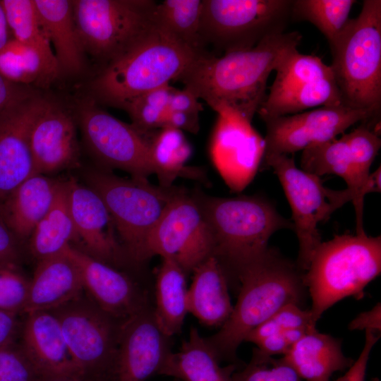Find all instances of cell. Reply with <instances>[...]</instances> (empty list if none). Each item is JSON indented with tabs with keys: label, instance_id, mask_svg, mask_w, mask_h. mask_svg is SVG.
<instances>
[{
	"label": "cell",
	"instance_id": "cell-1",
	"mask_svg": "<svg viewBox=\"0 0 381 381\" xmlns=\"http://www.w3.org/2000/svg\"><path fill=\"white\" fill-rule=\"evenodd\" d=\"M298 31L269 35L253 48L195 60L176 81L218 114L251 122L267 96V83L297 49Z\"/></svg>",
	"mask_w": 381,
	"mask_h": 381
},
{
	"label": "cell",
	"instance_id": "cell-2",
	"mask_svg": "<svg viewBox=\"0 0 381 381\" xmlns=\"http://www.w3.org/2000/svg\"><path fill=\"white\" fill-rule=\"evenodd\" d=\"M304 272L269 247L240 271L236 278L238 299L230 317L206 338L221 361L238 365V348L250 331L286 305L301 306L306 289Z\"/></svg>",
	"mask_w": 381,
	"mask_h": 381
},
{
	"label": "cell",
	"instance_id": "cell-3",
	"mask_svg": "<svg viewBox=\"0 0 381 381\" xmlns=\"http://www.w3.org/2000/svg\"><path fill=\"white\" fill-rule=\"evenodd\" d=\"M209 225L213 256L223 268L229 283L236 281L245 267L267 248L274 233L294 226L263 197L235 198L194 195Z\"/></svg>",
	"mask_w": 381,
	"mask_h": 381
},
{
	"label": "cell",
	"instance_id": "cell-4",
	"mask_svg": "<svg viewBox=\"0 0 381 381\" xmlns=\"http://www.w3.org/2000/svg\"><path fill=\"white\" fill-rule=\"evenodd\" d=\"M200 56L155 30L124 55L100 68L89 85L99 104L119 108L124 102L176 81Z\"/></svg>",
	"mask_w": 381,
	"mask_h": 381
},
{
	"label": "cell",
	"instance_id": "cell-5",
	"mask_svg": "<svg viewBox=\"0 0 381 381\" xmlns=\"http://www.w3.org/2000/svg\"><path fill=\"white\" fill-rule=\"evenodd\" d=\"M380 272V236L342 234L322 242L303 275L312 300L310 311L313 323L316 325L337 302L361 296Z\"/></svg>",
	"mask_w": 381,
	"mask_h": 381
},
{
	"label": "cell",
	"instance_id": "cell-6",
	"mask_svg": "<svg viewBox=\"0 0 381 381\" xmlns=\"http://www.w3.org/2000/svg\"><path fill=\"white\" fill-rule=\"evenodd\" d=\"M330 65L344 105L380 114L381 107V1L364 0L330 47Z\"/></svg>",
	"mask_w": 381,
	"mask_h": 381
},
{
	"label": "cell",
	"instance_id": "cell-7",
	"mask_svg": "<svg viewBox=\"0 0 381 381\" xmlns=\"http://www.w3.org/2000/svg\"><path fill=\"white\" fill-rule=\"evenodd\" d=\"M81 172L84 183L99 195L109 210L128 261L145 262L148 236L178 189L122 178L95 164Z\"/></svg>",
	"mask_w": 381,
	"mask_h": 381
},
{
	"label": "cell",
	"instance_id": "cell-8",
	"mask_svg": "<svg viewBox=\"0 0 381 381\" xmlns=\"http://www.w3.org/2000/svg\"><path fill=\"white\" fill-rule=\"evenodd\" d=\"M153 0H73L84 52L103 68L120 58L156 28Z\"/></svg>",
	"mask_w": 381,
	"mask_h": 381
},
{
	"label": "cell",
	"instance_id": "cell-9",
	"mask_svg": "<svg viewBox=\"0 0 381 381\" xmlns=\"http://www.w3.org/2000/svg\"><path fill=\"white\" fill-rule=\"evenodd\" d=\"M292 2L202 0L200 36L204 49L222 54L249 50L266 37L285 32Z\"/></svg>",
	"mask_w": 381,
	"mask_h": 381
},
{
	"label": "cell",
	"instance_id": "cell-10",
	"mask_svg": "<svg viewBox=\"0 0 381 381\" xmlns=\"http://www.w3.org/2000/svg\"><path fill=\"white\" fill-rule=\"evenodd\" d=\"M57 319L81 378L112 381L121 325L84 292L49 310Z\"/></svg>",
	"mask_w": 381,
	"mask_h": 381
},
{
	"label": "cell",
	"instance_id": "cell-11",
	"mask_svg": "<svg viewBox=\"0 0 381 381\" xmlns=\"http://www.w3.org/2000/svg\"><path fill=\"white\" fill-rule=\"evenodd\" d=\"M265 163L277 176L292 210L298 241L296 264L306 272L315 250L322 242L318 225L337 209L353 199L347 188L332 190L323 186L320 176L298 169L288 155H264Z\"/></svg>",
	"mask_w": 381,
	"mask_h": 381
},
{
	"label": "cell",
	"instance_id": "cell-12",
	"mask_svg": "<svg viewBox=\"0 0 381 381\" xmlns=\"http://www.w3.org/2000/svg\"><path fill=\"white\" fill-rule=\"evenodd\" d=\"M74 113L85 146L95 164L128 172L131 178L147 181L153 174L147 135L115 118L92 97L78 100Z\"/></svg>",
	"mask_w": 381,
	"mask_h": 381
},
{
	"label": "cell",
	"instance_id": "cell-13",
	"mask_svg": "<svg viewBox=\"0 0 381 381\" xmlns=\"http://www.w3.org/2000/svg\"><path fill=\"white\" fill-rule=\"evenodd\" d=\"M176 262L186 274L213 255L211 231L194 196L176 191L148 236L147 260L154 255Z\"/></svg>",
	"mask_w": 381,
	"mask_h": 381
},
{
	"label": "cell",
	"instance_id": "cell-14",
	"mask_svg": "<svg viewBox=\"0 0 381 381\" xmlns=\"http://www.w3.org/2000/svg\"><path fill=\"white\" fill-rule=\"evenodd\" d=\"M375 116L378 114L341 104L292 115L261 118L266 126L264 155L294 154L337 138L357 122Z\"/></svg>",
	"mask_w": 381,
	"mask_h": 381
},
{
	"label": "cell",
	"instance_id": "cell-15",
	"mask_svg": "<svg viewBox=\"0 0 381 381\" xmlns=\"http://www.w3.org/2000/svg\"><path fill=\"white\" fill-rule=\"evenodd\" d=\"M171 352V337L149 303L122 322L112 381H146L159 374Z\"/></svg>",
	"mask_w": 381,
	"mask_h": 381
},
{
	"label": "cell",
	"instance_id": "cell-16",
	"mask_svg": "<svg viewBox=\"0 0 381 381\" xmlns=\"http://www.w3.org/2000/svg\"><path fill=\"white\" fill-rule=\"evenodd\" d=\"M212 162L231 191H242L253 179L264 156V140L250 123L218 114L210 143Z\"/></svg>",
	"mask_w": 381,
	"mask_h": 381
},
{
	"label": "cell",
	"instance_id": "cell-17",
	"mask_svg": "<svg viewBox=\"0 0 381 381\" xmlns=\"http://www.w3.org/2000/svg\"><path fill=\"white\" fill-rule=\"evenodd\" d=\"M46 97L31 90L0 114V202L34 174L30 135Z\"/></svg>",
	"mask_w": 381,
	"mask_h": 381
},
{
	"label": "cell",
	"instance_id": "cell-18",
	"mask_svg": "<svg viewBox=\"0 0 381 381\" xmlns=\"http://www.w3.org/2000/svg\"><path fill=\"white\" fill-rule=\"evenodd\" d=\"M77 127L74 111L46 97L30 135L34 174L47 175L80 167Z\"/></svg>",
	"mask_w": 381,
	"mask_h": 381
},
{
	"label": "cell",
	"instance_id": "cell-19",
	"mask_svg": "<svg viewBox=\"0 0 381 381\" xmlns=\"http://www.w3.org/2000/svg\"><path fill=\"white\" fill-rule=\"evenodd\" d=\"M68 180V202L78 248L91 257L118 267L128 260L112 217L99 195L75 178Z\"/></svg>",
	"mask_w": 381,
	"mask_h": 381
},
{
	"label": "cell",
	"instance_id": "cell-20",
	"mask_svg": "<svg viewBox=\"0 0 381 381\" xmlns=\"http://www.w3.org/2000/svg\"><path fill=\"white\" fill-rule=\"evenodd\" d=\"M63 251L78 265L85 294L111 316L124 320L150 303L147 292L125 272L74 246Z\"/></svg>",
	"mask_w": 381,
	"mask_h": 381
},
{
	"label": "cell",
	"instance_id": "cell-21",
	"mask_svg": "<svg viewBox=\"0 0 381 381\" xmlns=\"http://www.w3.org/2000/svg\"><path fill=\"white\" fill-rule=\"evenodd\" d=\"M24 315L19 344L40 374L46 380L81 378L55 316L49 311Z\"/></svg>",
	"mask_w": 381,
	"mask_h": 381
},
{
	"label": "cell",
	"instance_id": "cell-22",
	"mask_svg": "<svg viewBox=\"0 0 381 381\" xmlns=\"http://www.w3.org/2000/svg\"><path fill=\"white\" fill-rule=\"evenodd\" d=\"M83 279L76 263L64 251L37 261L24 314L49 311L81 296Z\"/></svg>",
	"mask_w": 381,
	"mask_h": 381
},
{
	"label": "cell",
	"instance_id": "cell-23",
	"mask_svg": "<svg viewBox=\"0 0 381 381\" xmlns=\"http://www.w3.org/2000/svg\"><path fill=\"white\" fill-rule=\"evenodd\" d=\"M301 169L321 176L334 174L346 182L347 189L353 195L356 212V234L363 233V214L364 200L361 198V190L370 172L365 171L358 163L344 133L324 143L310 145L303 150L301 157Z\"/></svg>",
	"mask_w": 381,
	"mask_h": 381
},
{
	"label": "cell",
	"instance_id": "cell-24",
	"mask_svg": "<svg viewBox=\"0 0 381 381\" xmlns=\"http://www.w3.org/2000/svg\"><path fill=\"white\" fill-rule=\"evenodd\" d=\"M188 288V313L207 327H221L233 310L227 277L218 260L209 257L193 271Z\"/></svg>",
	"mask_w": 381,
	"mask_h": 381
},
{
	"label": "cell",
	"instance_id": "cell-25",
	"mask_svg": "<svg viewBox=\"0 0 381 381\" xmlns=\"http://www.w3.org/2000/svg\"><path fill=\"white\" fill-rule=\"evenodd\" d=\"M56 58L60 75H76L85 66V53L75 25L72 1L34 0Z\"/></svg>",
	"mask_w": 381,
	"mask_h": 381
},
{
	"label": "cell",
	"instance_id": "cell-26",
	"mask_svg": "<svg viewBox=\"0 0 381 381\" xmlns=\"http://www.w3.org/2000/svg\"><path fill=\"white\" fill-rule=\"evenodd\" d=\"M61 180L35 174L17 186L0 202L11 229L23 243L49 210Z\"/></svg>",
	"mask_w": 381,
	"mask_h": 381
},
{
	"label": "cell",
	"instance_id": "cell-27",
	"mask_svg": "<svg viewBox=\"0 0 381 381\" xmlns=\"http://www.w3.org/2000/svg\"><path fill=\"white\" fill-rule=\"evenodd\" d=\"M282 359L305 381H329L334 373L353 363L344 354L338 339L316 329L303 335Z\"/></svg>",
	"mask_w": 381,
	"mask_h": 381
},
{
	"label": "cell",
	"instance_id": "cell-28",
	"mask_svg": "<svg viewBox=\"0 0 381 381\" xmlns=\"http://www.w3.org/2000/svg\"><path fill=\"white\" fill-rule=\"evenodd\" d=\"M221 361L206 338L193 327L178 352H171L158 375L171 376L180 381H233L238 365H220Z\"/></svg>",
	"mask_w": 381,
	"mask_h": 381
},
{
	"label": "cell",
	"instance_id": "cell-29",
	"mask_svg": "<svg viewBox=\"0 0 381 381\" xmlns=\"http://www.w3.org/2000/svg\"><path fill=\"white\" fill-rule=\"evenodd\" d=\"M0 74L14 84L37 90L49 88L61 76L55 56L13 38L0 49Z\"/></svg>",
	"mask_w": 381,
	"mask_h": 381
},
{
	"label": "cell",
	"instance_id": "cell-30",
	"mask_svg": "<svg viewBox=\"0 0 381 381\" xmlns=\"http://www.w3.org/2000/svg\"><path fill=\"white\" fill-rule=\"evenodd\" d=\"M162 259L156 273L153 308L160 328L172 337L181 332L188 313L187 274L174 260Z\"/></svg>",
	"mask_w": 381,
	"mask_h": 381
},
{
	"label": "cell",
	"instance_id": "cell-31",
	"mask_svg": "<svg viewBox=\"0 0 381 381\" xmlns=\"http://www.w3.org/2000/svg\"><path fill=\"white\" fill-rule=\"evenodd\" d=\"M75 231L68 202V180H61L55 198L28 239V248L37 259L59 254L75 242Z\"/></svg>",
	"mask_w": 381,
	"mask_h": 381
},
{
	"label": "cell",
	"instance_id": "cell-32",
	"mask_svg": "<svg viewBox=\"0 0 381 381\" xmlns=\"http://www.w3.org/2000/svg\"><path fill=\"white\" fill-rule=\"evenodd\" d=\"M341 104V97L334 78L329 77L269 92L257 113L260 118L273 117L301 113L315 107Z\"/></svg>",
	"mask_w": 381,
	"mask_h": 381
},
{
	"label": "cell",
	"instance_id": "cell-33",
	"mask_svg": "<svg viewBox=\"0 0 381 381\" xmlns=\"http://www.w3.org/2000/svg\"><path fill=\"white\" fill-rule=\"evenodd\" d=\"M146 135L154 174L160 186L171 187L179 176L200 178L201 170L186 165L192 155V147L183 131L167 127Z\"/></svg>",
	"mask_w": 381,
	"mask_h": 381
},
{
	"label": "cell",
	"instance_id": "cell-34",
	"mask_svg": "<svg viewBox=\"0 0 381 381\" xmlns=\"http://www.w3.org/2000/svg\"><path fill=\"white\" fill-rule=\"evenodd\" d=\"M202 0H164L157 3L156 27L200 56L209 55L200 36Z\"/></svg>",
	"mask_w": 381,
	"mask_h": 381
},
{
	"label": "cell",
	"instance_id": "cell-35",
	"mask_svg": "<svg viewBox=\"0 0 381 381\" xmlns=\"http://www.w3.org/2000/svg\"><path fill=\"white\" fill-rule=\"evenodd\" d=\"M355 0H293L291 19L315 25L326 37L329 47L344 32Z\"/></svg>",
	"mask_w": 381,
	"mask_h": 381
},
{
	"label": "cell",
	"instance_id": "cell-36",
	"mask_svg": "<svg viewBox=\"0 0 381 381\" xmlns=\"http://www.w3.org/2000/svg\"><path fill=\"white\" fill-rule=\"evenodd\" d=\"M0 4L13 39L54 56L34 0H1Z\"/></svg>",
	"mask_w": 381,
	"mask_h": 381
},
{
	"label": "cell",
	"instance_id": "cell-37",
	"mask_svg": "<svg viewBox=\"0 0 381 381\" xmlns=\"http://www.w3.org/2000/svg\"><path fill=\"white\" fill-rule=\"evenodd\" d=\"M174 87L170 84L131 98L119 108L127 112L131 126L146 135L162 128Z\"/></svg>",
	"mask_w": 381,
	"mask_h": 381
},
{
	"label": "cell",
	"instance_id": "cell-38",
	"mask_svg": "<svg viewBox=\"0 0 381 381\" xmlns=\"http://www.w3.org/2000/svg\"><path fill=\"white\" fill-rule=\"evenodd\" d=\"M275 79L270 92L285 89L304 82L334 77L330 65L316 56L294 52L276 71Z\"/></svg>",
	"mask_w": 381,
	"mask_h": 381
},
{
	"label": "cell",
	"instance_id": "cell-39",
	"mask_svg": "<svg viewBox=\"0 0 381 381\" xmlns=\"http://www.w3.org/2000/svg\"><path fill=\"white\" fill-rule=\"evenodd\" d=\"M293 328H316L310 310L296 304L286 305L250 331L244 341L256 344L270 335Z\"/></svg>",
	"mask_w": 381,
	"mask_h": 381
},
{
	"label": "cell",
	"instance_id": "cell-40",
	"mask_svg": "<svg viewBox=\"0 0 381 381\" xmlns=\"http://www.w3.org/2000/svg\"><path fill=\"white\" fill-rule=\"evenodd\" d=\"M18 265L0 262V310L24 314L30 279Z\"/></svg>",
	"mask_w": 381,
	"mask_h": 381
},
{
	"label": "cell",
	"instance_id": "cell-41",
	"mask_svg": "<svg viewBox=\"0 0 381 381\" xmlns=\"http://www.w3.org/2000/svg\"><path fill=\"white\" fill-rule=\"evenodd\" d=\"M233 381H303L282 358H273L253 352L248 364L236 370Z\"/></svg>",
	"mask_w": 381,
	"mask_h": 381
},
{
	"label": "cell",
	"instance_id": "cell-42",
	"mask_svg": "<svg viewBox=\"0 0 381 381\" xmlns=\"http://www.w3.org/2000/svg\"><path fill=\"white\" fill-rule=\"evenodd\" d=\"M0 381H46L16 342L0 348Z\"/></svg>",
	"mask_w": 381,
	"mask_h": 381
},
{
	"label": "cell",
	"instance_id": "cell-43",
	"mask_svg": "<svg viewBox=\"0 0 381 381\" xmlns=\"http://www.w3.org/2000/svg\"><path fill=\"white\" fill-rule=\"evenodd\" d=\"M365 334L364 346L359 356L346 373L336 381H365L370 354L378 341L380 334L371 330H365Z\"/></svg>",
	"mask_w": 381,
	"mask_h": 381
},
{
	"label": "cell",
	"instance_id": "cell-44",
	"mask_svg": "<svg viewBox=\"0 0 381 381\" xmlns=\"http://www.w3.org/2000/svg\"><path fill=\"white\" fill-rule=\"evenodd\" d=\"M23 242L7 224L0 205V262L19 263L23 254Z\"/></svg>",
	"mask_w": 381,
	"mask_h": 381
},
{
	"label": "cell",
	"instance_id": "cell-45",
	"mask_svg": "<svg viewBox=\"0 0 381 381\" xmlns=\"http://www.w3.org/2000/svg\"><path fill=\"white\" fill-rule=\"evenodd\" d=\"M20 314L0 310V348L16 342L21 331Z\"/></svg>",
	"mask_w": 381,
	"mask_h": 381
},
{
	"label": "cell",
	"instance_id": "cell-46",
	"mask_svg": "<svg viewBox=\"0 0 381 381\" xmlns=\"http://www.w3.org/2000/svg\"><path fill=\"white\" fill-rule=\"evenodd\" d=\"M203 110L199 99L190 91L174 88L171 95L167 111H185L200 114Z\"/></svg>",
	"mask_w": 381,
	"mask_h": 381
},
{
	"label": "cell",
	"instance_id": "cell-47",
	"mask_svg": "<svg viewBox=\"0 0 381 381\" xmlns=\"http://www.w3.org/2000/svg\"><path fill=\"white\" fill-rule=\"evenodd\" d=\"M174 128L195 134L200 129L199 114L185 111H167L163 128Z\"/></svg>",
	"mask_w": 381,
	"mask_h": 381
},
{
	"label": "cell",
	"instance_id": "cell-48",
	"mask_svg": "<svg viewBox=\"0 0 381 381\" xmlns=\"http://www.w3.org/2000/svg\"><path fill=\"white\" fill-rule=\"evenodd\" d=\"M351 330H371L381 332V305L377 303L373 308L358 315L349 325Z\"/></svg>",
	"mask_w": 381,
	"mask_h": 381
},
{
	"label": "cell",
	"instance_id": "cell-49",
	"mask_svg": "<svg viewBox=\"0 0 381 381\" xmlns=\"http://www.w3.org/2000/svg\"><path fill=\"white\" fill-rule=\"evenodd\" d=\"M31 90L33 89L14 84L0 74V114Z\"/></svg>",
	"mask_w": 381,
	"mask_h": 381
},
{
	"label": "cell",
	"instance_id": "cell-50",
	"mask_svg": "<svg viewBox=\"0 0 381 381\" xmlns=\"http://www.w3.org/2000/svg\"><path fill=\"white\" fill-rule=\"evenodd\" d=\"M381 191V167L380 166L373 173H370L367 180L363 184L360 196L364 200L365 195L370 193H380Z\"/></svg>",
	"mask_w": 381,
	"mask_h": 381
},
{
	"label": "cell",
	"instance_id": "cell-51",
	"mask_svg": "<svg viewBox=\"0 0 381 381\" xmlns=\"http://www.w3.org/2000/svg\"><path fill=\"white\" fill-rule=\"evenodd\" d=\"M10 32L4 11L0 4V49L11 39Z\"/></svg>",
	"mask_w": 381,
	"mask_h": 381
},
{
	"label": "cell",
	"instance_id": "cell-52",
	"mask_svg": "<svg viewBox=\"0 0 381 381\" xmlns=\"http://www.w3.org/2000/svg\"><path fill=\"white\" fill-rule=\"evenodd\" d=\"M46 381H90L80 377H65V378H59L49 380Z\"/></svg>",
	"mask_w": 381,
	"mask_h": 381
},
{
	"label": "cell",
	"instance_id": "cell-53",
	"mask_svg": "<svg viewBox=\"0 0 381 381\" xmlns=\"http://www.w3.org/2000/svg\"><path fill=\"white\" fill-rule=\"evenodd\" d=\"M370 381H380L378 378H373Z\"/></svg>",
	"mask_w": 381,
	"mask_h": 381
},
{
	"label": "cell",
	"instance_id": "cell-54",
	"mask_svg": "<svg viewBox=\"0 0 381 381\" xmlns=\"http://www.w3.org/2000/svg\"><path fill=\"white\" fill-rule=\"evenodd\" d=\"M177 381V380H176Z\"/></svg>",
	"mask_w": 381,
	"mask_h": 381
}]
</instances>
